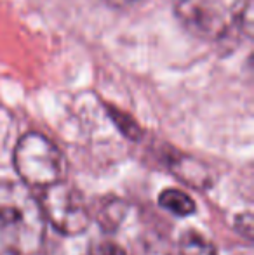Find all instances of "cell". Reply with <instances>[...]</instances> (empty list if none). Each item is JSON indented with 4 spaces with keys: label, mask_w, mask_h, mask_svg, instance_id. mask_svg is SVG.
Returning a JSON list of instances; mask_svg holds the SVG:
<instances>
[{
    "label": "cell",
    "mask_w": 254,
    "mask_h": 255,
    "mask_svg": "<svg viewBox=\"0 0 254 255\" xmlns=\"http://www.w3.org/2000/svg\"><path fill=\"white\" fill-rule=\"evenodd\" d=\"M44 240L40 203L23 184H0V255H37Z\"/></svg>",
    "instance_id": "obj_1"
},
{
    "label": "cell",
    "mask_w": 254,
    "mask_h": 255,
    "mask_svg": "<svg viewBox=\"0 0 254 255\" xmlns=\"http://www.w3.org/2000/svg\"><path fill=\"white\" fill-rule=\"evenodd\" d=\"M14 168L30 188L45 189L64 181L66 160L59 148L38 132L21 135L14 148Z\"/></svg>",
    "instance_id": "obj_2"
},
{
    "label": "cell",
    "mask_w": 254,
    "mask_h": 255,
    "mask_svg": "<svg viewBox=\"0 0 254 255\" xmlns=\"http://www.w3.org/2000/svg\"><path fill=\"white\" fill-rule=\"evenodd\" d=\"M45 221L64 236H78L87 231L91 224L87 202L77 188L64 181L45 188L40 203Z\"/></svg>",
    "instance_id": "obj_3"
},
{
    "label": "cell",
    "mask_w": 254,
    "mask_h": 255,
    "mask_svg": "<svg viewBox=\"0 0 254 255\" xmlns=\"http://www.w3.org/2000/svg\"><path fill=\"white\" fill-rule=\"evenodd\" d=\"M178 19L199 38L216 40L227 35L230 17L218 0H174Z\"/></svg>",
    "instance_id": "obj_4"
},
{
    "label": "cell",
    "mask_w": 254,
    "mask_h": 255,
    "mask_svg": "<svg viewBox=\"0 0 254 255\" xmlns=\"http://www.w3.org/2000/svg\"><path fill=\"white\" fill-rule=\"evenodd\" d=\"M127 215V203L117 196H106L96 207V221L106 233H115Z\"/></svg>",
    "instance_id": "obj_5"
},
{
    "label": "cell",
    "mask_w": 254,
    "mask_h": 255,
    "mask_svg": "<svg viewBox=\"0 0 254 255\" xmlns=\"http://www.w3.org/2000/svg\"><path fill=\"white\" fill-rule=\"evenodd\" d=\"M159 205L167 210L169 214L176 215V217H188V215L195 214L197 205L188 193L180 191V189H164L159 195Z\"/></svg>",
    "instance_id": "obj_6"
},
{
    "label": "cell",
    "mask_w": 254,
    "mask_h": 255,
    "mask_svg": "<svg viewBox=\"0 0 254 255\" xmlns=\"http://www.w3.org/2000/svg\"><path fill=\"white\" fill-rule=\"evenodd\" d=\"M181 255H216V247L213 242L200 235L195 229H188L180 238Z\"/></svg>",
    "instance_id": "obj_7"
},
{
    "label": "cell",
    "mask_w": 254,
    "mask_h": 255,
    "mask_svg": "<svg viewBox=\"0 0 254 255\" xmlns=\"http://www.w3.org/2000/svg\"><path fill=\"white\" fill-rule=\"evenodd\" d=\"M173 170L178 174V177L187 181L192 186H202L209 179V175L200 172V165L195 163V160H188V158L174 160Z\"/></svg>",
    "instance_id": "obj_8"
},
{
    "label": "cell",
    "mask_w": 254,
    "mask_h": 255,
    "mask_svg": "<svg viewBox=\"0 0 254 255\" xmlns=\"http://www.w3.org/2000/svg\"><path fill=\"white\" fill-rule=\"evenodd\" d=\"M91 255H127L122 247L112 242H94L91 247Z\"/></svg>",
    "instance_id": "obj_9"
},
{
    "label": "cell",
    "mask_w": 254,
    "mask_h": 255,
    "mask_svg": "<svg viewBox=\"0 0 254 255\" xmlns=\"http://www.w3.org/2000/svg\"><path fill=\"white\" fill-rule=\"evenodd\" d=\"M108 5L112 7H117V9H124V7H129V5H134V3H139L143 0H106Z\"/></svg>",
    "instance_id": "obj_10"
}]
</instances>
